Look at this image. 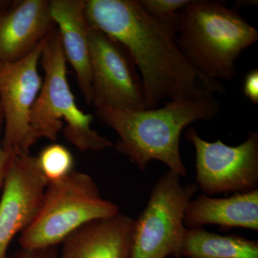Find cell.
I'll return each mask as SVG.
<instances>
[{
    "label": "cell",
    "instance_id": "1",
    "mask_svg": "<svg viewBox=\"0 0 258 258\" xmlns=\"http://www.w3.org/2000/svg\"><path fill=\"white\" fill-rule=\"evenodd\" d=\"M86 13L91 25L128 51L143 83L147 109L163 100L225 92L221 81L204 76L181 53L175 39L178 20L152 16L139 0H86Z\"/></svg>",
    "mask_w": 258,
    "mask_h": 258
},
{
    "label": "cell",
    "instance_id": "10",
    "mask_svg": "<svg viewBox=\"0 0 258 258\" xmlns=\"http://www.w3.org/2000/svg\"><path fill=\"white\" fill-rule=\"evenodd\" d=\"M37 157H10L0 196V258H6L10 242L31 225L40 211L47 186Z\"/></svg>",
    "mask_w": 258,
    "mask_h": 258
},
{
    "label": "cell",
    "instance_id": "16",
    "mask_svg": "<svg viewBox=\"0 0 258 258\" xmlns=\"http://www.w3.org/2000/svg\"><path fill=\"white\" fill-rule=\"evenodd\" d=\"M37 159L42 175L48 184L64 179L74 171L73 154L62 144L47 146L42 149Z\"/></svg>",
    "mask_w": 258,
    "mask_h": 258
},
{
    "label": "cell",
    "instance_id": "14",
    "mask_svg": "<svg viewBox=\"0 0 258 258\" xmlns=\"http://www.w3.org/2000/svg\"><path fill=\"white\" fill-rule=\"evenodd\" d=\"M217 225L222 228L258 230V189L226 198L200 195L191 200L184 217L187 229Z\"/></svg>",
    "mask_w": 258,
    "mask_h": 258
},
{
    "label": "cell",
    "instance_id": "8",
    "mask_svg": "<svg viewBox=\"0 0 258 258\" xmlns=\"http://www.w3.org/2000/svg\"><path fill=\"white\" fill-rule=\"evenodd\" d=\"M47 39L48 36L21 60L0 62V105L4 120L2 144L9 157L30 154L36 143L30 117L42 88L38 64Z\"/></svg>",
    "mask_w": 258,
    "mask_h": 258
},
{
    "label": "cell",
    "instance_id": "3",
    "mask_svg": "<svg viewBox=\"0 0 258 258\" xmlns=\"http://www.w3.org/2000/svg\"><path fill=\"white\" fill-rule=\"evenodd\" d=\"M176 42L194 69L212 81H231L241 52L258 40L257 29L222 2L190 0L178 13Z\"/></svg>",
    "mask_w": 258,
    "mask_h": 258
},
{
    "label": "cell",
    "instance_id": "9",
    "mask_svg": "<svg viewBox=\"0 0 258 258\" xmlns=\"http://www.w3.org/2000/svg\"><path fill=\"white\" fill-rule=\"evenodd\" d=\"M186 138L196 151L197 183L209 195L244 193L257 189L258 134L249 132L240 145H226L221 140H204L194 128Z\"/></svg>",
    "mask_w": 258,
    "mask_h": 258
},
{
    "label": "cell",
    "instance_id": "18",
    "mask_svg": "<svg viewBox=\"0 0 258 258\" xmlns=\"http://www.w3.org/2000/svg\"><path fill=\"white\" fill-rule=\"evenodd\" d=\"M6 258H59L56 247L45 249H27L22 248Z\"/></svg>",
    "mask_w": 258,
    "mask_h": 258
},
{
    "label": "cell",
    "instance_id": "19",
    "mask_svg": "<svg viewBox=\"0 0 258 258\" xmlns=\"http://www.w3.org/2000/svg\"><path fill=\"white\" fill-rule=\"evenodd\" d=\"M244 94L254 105L258 103V70L249 71L244 78Z\"/></svg>",
    "mask_w": 258,
    "mask_h": 258
},
{
    "label": "cell",
    "instance_id": "20",
    "mask_svg": "<svg viewBox=\"0 0 258 258\" xmlns=\"http://www.w3.org/2000/svg\"><path fill=\"white\" fill-rule=\"evenodd\" d=\"M3 123H4V120H3V113H0V196L3 191V186H4L10 157L5 152L3 144H2Z\"/></svg>",
    "mask_w": 258,
    "mask_h": 258
},
{
    "label": "cell",
    "instance_id": "15",
    "mask_svg": "<svg viewBox=\"0 0 258 258\" xmlns=\"http://www.w3.org/2000/svg\"><path fill=\"white\" fill-rule=\"evenodd\" d=\"M258 258L257 241L238 235L222 236L203 228L187 229L180 257Z\"/></svg>",
    "mask_w": 258,
    "mask_h": 258
},
{
    "label": "cell",
    "instance_id": "7",
    "mask_svg": "<svg viewBox=\"0 0 258 258\" xmlns=\"http://www.w3.org/2000/svg\"><path fill=\"white\" fill-rule=\"evenodd\" d=\"M92 104L97 110L147 109L137 66L119 42L90 24Z\"/></svg>",
    "mask_w": 258,
    "mask_h": 258
},
{
    "label": "cell",
    "instance_id": "5",
    "mask_svg": "<svg viewBox=\"0 0 258 258\" xmlns=\"http://www.w3.org/2000/svg\"><path fill=\"white\" fill-rule=\"evenodd\" d=\"M119 213L116 204L102 198L89 174L74 170L47 184L40 211L19 242L23 249L56 247L88 222Z\"/></svg>",
    "mask_w": 258,
    "mask_h": 258
},
{
    "label": "cell",
    "instance_id": "21",
    "mask_svg": "<svg viewBox=\"0 0 258 258\" xmlns=\"http://www.w3.org/2000/svg\"><path fill=\"white\" fill-rule=\"evenodd\" d=\"M3 113V112H2L1 105H0V113Z\"/></svg>",
    "mask_w": 258,
    "mask_h": 258
},
{
    "label": "cell",
    "instance_id": "13",
    "mask_svg": "<svg viewBox=\"0 0 258 258\" xmlns=\"http://www.w3.org/2000/svg\"><path fill=\"white\" fill-rule=\"evenodd\" d=\"M51 15L60 34L67 62L72 66L85 101L92 104V79L86 0H50Z\"/></svg>",
    "mask_w": 258,
    "mask_h": 258
},
{
    "label": "cell",
    "instance_id": "4",
    "mask_svg": "<svg viewBox=\"0 0 258 258\" xmlns=\"http://www.w3.org/2000/svg\"><path fill=\"white\" fill-rule=\"evenodd\" d=\"M40 62L45 71L41 90L30 113L32 135L55 141L63 129L66 138L82 152H100L115 147L91 128L93 116L81 111L67 78V60L57 28L49 34Z\"/></svg>",
    "mask_w": 258,
    "mask_h": 258
},
{
    "label": "cell",
    "instance_id": "11",
    "mask_svg": "<svg viewBox=\"0 0 258 258\" xmlns=\"http://www.w3.org/2000/svg\"><path fill=\"white\" fill-rule=\"evenodd\" d=\"M55 26L47 0L13 2L0 10V62L21 60Z\"/></svg>",
    "mask_w": 258,
    "mask_h": 258
},
{
    "label": "cell",
    "instance_id": "12",
    "mask_svg": "<svg viewBox=\"0 0 258 258\" xmlns=\"http://www.w3.org/2000/svg\"><path fill=\"white\" fill-rule=\"evenodd\" d=\"M134 225L120 213L88 222L64 240L59 258H131Z\"/></svg>",
    "mask_w": 258,
    "mask_h": 258
},
{
    "label": "cell",
    "instance_id": "6",
    "mask_svg": "<svg viewBox=\"0 0 258 258\" xmlns=\"http://www.w3.org/2000/svg\"><path fill=\"white\" fill-rule=\"evenodd\" d=\"M169 170L153 188L147 207L134 220L131 258L180 257L187 228L184 217L198 186L183 185Z\"/></svg>",
    "mask_w": 258,
    "mask_h": 258
},
{
    "label": "cell",
    "instance_id": "17",
    "mask_svg": "<svg viewBox=\"0 0 258 258\" xmlns=\"http://www.w3.org/2000/svg\"><path fill=\"white\" fill-rule=\"evenodd\" d=\"M190 0H139L149 14L161 20L176 21L178 13L189 4Z\"/></svg>",
    "mask_w": 258,
    "mask_h": 258
},
{
    "label": "cell",
    "instance_id": "2",
    "mask_svg": "<svg viewBox=\"0 0 258 258\" xmlns=\"http://www.w3.org/2000/svg\"><path fill=\"white\" fill-rule=\"evenodd\" d=\"M220 109L214 96L171 100L152 109L97 110V115L119 137L115 149L146 170L152 160L160 161L180 176L187 174L181 155L180 137L197 120L215 118Z\"/></svg>",
    "mask_w": 258,
    "mask_h": 258
}]
</instances>
